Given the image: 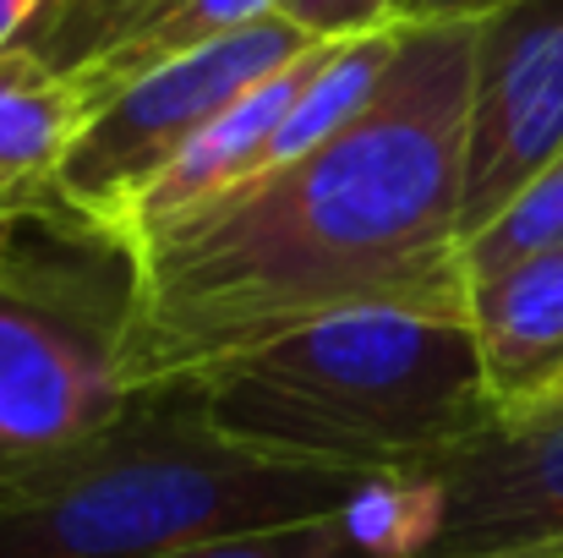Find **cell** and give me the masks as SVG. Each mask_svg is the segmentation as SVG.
I'll list each match as a JSON object with an SVG mask.
<instances>
[{
  "label": "cell",
  "mask_w": 563,
  "mask_h": 558,
  "mask_svg": "<svg viewBox=\"0 0 563 558\" xmlns=\"http://www.w3.org/2000/svg\"><path fill=\"white\" fill-rule=\"evenodd\" d=\"M318 50H323V44H312V50L296 55L285 72H274V77H263L257 88H246L224 116H213L187 149L143 186V197H137L132 219H126V247H132V252H137L143 236H154V230L187 219L197 208H208V203L241 192V186L257 176V165H263V154H268V143H274V132H279V121H285V110H290V99L301 94V83H307V72H312V61H318Z\"/></svg>",
  "instance_id": "9"
},
{
  "label": "cell",
  "mask_w": 563,
  "mask_h": 558,
  "mask_svg": "<svg viewBox=\"0 0 563 558\" xmlns=\"http://www.w3.org/2000/svg\"><path fill=\"white\" fill-rule=\"evenodd\" d=\"M88 121L82 88L33 50L0 55V219L55 203L60 165Z\"/></svg>",
  "instance_id": "10"
},
{
  "label": "cell",
  "mask_w": 563,
  "mask_h": 558,
  "mask_svg": "<svg viewBox=\"0 0 563 558\" xmlns=\"http://www.w3.org/2000/svg\"><path fill=\"white\" fill-rule=\"evenodd\" d=\"M471 61L476 22H399L383 88L340 138L143 236L137 394L340 313L465 324Z\"/></svg>",
  "instance_id": "1"
},
{
  "label": "cell",
  "mask_w": 563,
  "mask_h": 558,
  "mask_svg": "<svg viewBox=\"0 0 563 558\" xmlns=\"http://www.w3.org/2000/svg\"><path fill=\"white\" fill-rule=\"evenodd\" d=\"M373 488L252 455L208 422L191 383H159L99 438L0 482V558H170L340 515Z\"/></svg>",
  "instance_id": "2"
},
{
  "label": "cell",
  "mask_w": 563,
  "mask_h": 558,
  "mask_svg": "<svg viewBox=\"0 0 563 558\" xmlns=\"http://www.w3.org/2000/svg\"><path fill=\"white\" fill-rule=\"evenodd\" d=\"M170 558H399L377 521L367 515V499H356L340 515L323 521H301V526H279V532H252V537H230V543H208L191 554Z\"/></svg>",
  "instance_id": "13"
},
{
  "label": "cell",
  "mask_w": 563,
  "mask_h": 558,
  "mask_svg": "<svg viewBox=\"0 0 563 558\" xmlns=\"http://www.w3.org/2000/svg\"><path fill=\"white\" fill-rule=\"evenodd\" d=\"M504 0H405L399 22H482Z\"/></svg>",
  "instance_id": "16"
},
{
  "label": "cell",
  "mask_w": 563,
  "mask_h": 558,
  "mask_svg": "<svg viewBox=\"0 0 563 558\" xmlns=\"http://www.w3.org/2000/svg\"><path fill=\"white\" fill-rule=\"evenodd\" d=\"M563 154V0H504L476 22L465 121V241Z\"/></svg>",
  "instance_id": "7"
},
{
  "label": "cell",
  "mask_w": 563,
  "mask_h": 558,
  "mask_svg": "<svg viewBox=\"0 0 563 558\" xmlns=\"http://www.w3.org/2000/svg\"><path fill=\"white\" fill-rule=\"evenodd\" d=\"M318 39H307L301 28H290L279 11L274 17H257L202 50H187L132 83H121L115 94H104L66 165H60V182L55 197L82 214L88 225H99L104 236L126 241V219L143 197V186L154 182L191 138L224 116L246 88H257L263 77L285 72L296 55H307Z\"/></svg>",
  "instance_id": "5"
},
{
  "label": "cell",
  "mask_w": 563,
  "mask_h": 558,
  "mask_svg": "<svg viewBox=\"0 0 563 558\" xmlns=\"http://www.w3.org/2000/svg\"><path fill=\"white\" fill-rule=\"evenodd\" d=\"M399 6L405 0H279V17L301 28L307 39L334 44V39H356L373 28H394Z\"/></svg>",
  "instance_id": "15"
},
{
  "label": "cell",
  "mask_w": 563,
  "mask_h": 558,
  "mask_svg": "<svg viewBox=\"0 0 563 558\" xmlns=\"http://www.w3.org/2000/svg\"><path fill=\"white\" fill-rule=\"evenodd\" d=\"M154 6H165V0H49L38 28L22 39V50H33L38 61H49L55 72L71 77L88 61H99L110 44H121Z\"/></svg>",
  "instance_id": "14"
},
{
  "label": "cell",
  "mask_w": 563,
  "mask_h": 558,
  "mask_svg": "<svg viewBox=\"0 0 563 558\" xmlns=\"http://www.w3.org/2000/svg\"><path fill=\"white\" fill-rule=\"evenodd\" d=\"M274 11H279V0H165L121 44H110L82 72H71V83L82 88V99L93 110L121 83H132V77H143V72H154V66L187 55V50H202V44H213V39H224V33L257 22V17H274Z\"/></svg>",
  "instance_id": "11"
},
{
  "label": "cell",
  "mask_w": 563,
  "mask_h": 558,
  "mask_svg": "<svg viewBox=\"0 0 563 558\" xmlns=\"http://www.w3.org/2000/svg\"><path fill=\"white\" fill-rule=\"evenodd\" d=\"M44 11H49V0H0V55L16 50V44L38 28Z\"/></svg>",
  "instance_id": "17"
},
{
  "label": "cell",
  "mask_w": 563,
  "mask_h": 558,
  "mask_svg": "<svg viewBox=\"0 0 563 558\" xmlns=\"http://www.w3.org/2000/svg\"><path fill=\"white\" fill-rule=\"evenodd\" d=\"M137 252L60 197L0 219V482L121 422L137 400Z\"/></svg>",
  "instance_id": "4"
},
{
  "label": "cell",
  "mask_w": 563,
  "mask_h": 558,
  "mask_svg": "<svg viewBox=\"0 0 563 558\" xmlns=\"http://www.w3.org/2000/svg\"><path fill=\"white\" fill-rule=\"evenodd\" d=\"M399 488L416 504L410 558H563V405L493 416Z\"/></svg>",
  "instance_id": "6"
},
{
  "label": "cell",
  "mask_w": 563,
  "mask_h": 558,
  "mask_svg": "<svg viewBox=\"0 0 563 558\" xmlns=\"http://www.w3.org/2000/svg\"><path fill=\"white\" fill-rule=\"evenodd\" d=\"M559 405H563V378H559V383H553V389H548V400H542L537 411H559ZM526 416H531V411H526Z\"/></svg>",
  "instance_id": "18"
},
{
  "label": "cell",
  "mask_w": 563,
  "mask_h": 558,
  "mask_svg": "<svg viewBox=\"0 0 563 558\" xmlns=\"http://www.w3.org/2000/svg\"><path fill=\"white\" fill-rule=\"evenodd\" d=\"M208 422L268 460L399 482L493 422L471 329L427 313H340L197 378Z\"/></svg>",
  "instance_id": "3"
},
{
  "label": "cell",
  "mask_w": 563,
  "mask_h": 558,
  "mask_svg": "<svg viewBox=\"0 0 563 558\" xmlns=\"http://www.w3.org/2000/svg\"><path fill=\"white\" fill-rule=\"evenodd\" d=\"M559 247H563V154L537 182L520 186L498 208V219H487L460 247V269H465V285H471L482 274H498L509 263H526V258H542V252H559Z\"/></svg>",
  "instance_id": "12"
},
{
  "label": "cell",
  "mask_w": 563,
  "mask_h": 558,
  "mask_svg": "<svg viewBox=\"0 0 563 558\" xmlns=\"http://www.w3.org/2000/svg\"><path fill=\"white\" fill-rule=\"evenodd\" d=\"M465 329L493 416H526L563 378V247L465 285Z\"/></svg>",
  "instance_id": "8"
}]
</instances>
